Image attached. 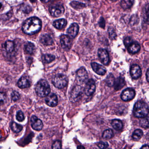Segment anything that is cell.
Here are the masks:
<instances>
[{
    "instance_id": "cell-29",
    "label": "cell",
    "mask_w": 149,
    "mask_h": 149,
    "mask_svg": "<svg viewBox=\"0 0 149 149\" xmlns=\"http://www.w3.org/2000/svg\"><path fill=\"white\" fill-rule=\"evenodd\" d=\"M134 1L130 0H124L121 1V6L123 9H127L130 8L133 5Z\"/></svg>"
},
{
    "instance_id": "cell-11",
    "label": "cell",
    "mask_w": 149,
    "mask_h": 149,
    "mask_svg": "<svg viewBox=\"0 0 149 149\" xmlns=\"http://www.w3.org/2000/svg\"><path fill=\"white\" fill-rule=\"evenodd\" d=\"M61 43L63 49L69 50L72 46V40L68 35H63L61 37Z\"/></svg>"
},
{
    "instance_id": "cell-13",
    "label": "cell",
    "mask_w": 149,
    "mask_h": 149,
    "mask_svg": "<svg viewBox=\"0 0 149 149\" xmlns=\"http://www.w3.org/2000/svg\"><path fill=\"white\" fill-rule=\"evenodd\" d=\"M130 73L131 76L134 79H137L140 77L142 74L140 67L137 64H133L131 67Z\"/></svg>"
},
{
    "instance_id": "cell-31",
    "label": "cell",
    "mask_w": 149,
    "mask_h": 149,
    "mask_svg": "<svg viewBox=\"0 0 149 149\" xmlns=\"http://www.w3.org/2000/svg\"><path fill=\"white\" fill-rule=\"evenodd\" d=\"M114 136L113 131L111 129H107L104 131L102 137L105 139H110Z\"/></svg>"
},
{
    "instance_id": "cell-46",
    "label": "cell",
    "mask_w": 149,
    "mask_h": 149,
    "mask_svg": "<svg viewBox=\"0 0 149 149\" xmlns=\"http://www.w3.org/2000/svg\"><path fill=\"white\" fill-rule=\"evenodd\" d=\"M2 4H1V3H0V9H1V7H2Z\"/></svg>"
},
{
    "instance_id": "cell-27",
    "label": "cell",
    "mask_w": 149,
    "mask_h": 149,
    "mask_svg": "<svg viewBox=\"0 0 149 149\" xmlns=\"http://www.w3.org/2000/svg\"><path fill=\"white\" fill-rule=\"evenodd\" d=\"M115 79L114 75L112 74H109L106 77L105 82L107 86L109 87H112L115 83Z\"/></svg>"
},
{
    "instance_id": "cell-26",
    "label": "cell",
    "mask_w": 149,
    "mask_h": 149,
    "mask_svg": "<svg viewBox=\"0 0 149 149\" xmlns=\"http://www.w3.org/2000/svg\"><path fill=\"white\" fill-rule=\"evenodd\" d=\"M35 46L33 43L29 42L25 46V51L29 54H33L35 50Z\"/></svg>"
},
{
    "instance_id": "cell-32",
    "label": "cell",
    "mask_w": 149,
    "mask_h": 149,
    "mask_svg": "<svg viewBox=\"0 0 149 149\" xmlns=\"http://www.w3.org/2000/svg\"><path fill=\"white\" fill-rule=\"evenodd\" d=\"M20 10L26 14H28L32 11V8L29 5L25 4H22L20 6Z\"/></svg>"
},
{
    "instance_id": "cell-43",
    "label": "cell",
    "mask_w": 149,
    "mask_h": 149,
    "mask_svg": "<svg viewBox=\"0 0 149 149\" xmlns=\"http://www.w3.org/2000/svg\"><path fill=\"white\" fill-rule=\"evenodd\" d=\"M140 149H149V146L147 145H146L142 146Z\"/></svg>"
},
{
    "instance_id": "cell-5",
    "label": "cell",
    "mask_w": 149,
    "mask_h": 149,
    "mask_svg": "<svg viewBox=\"0 0 149 149\" xmlns=\"http://www.w3.org/2000/svg\"><path fill=\"white\" fill-rule=\"evenodd\" d=\"M83 94L82 88L79 85L75 86L71 91L70 100L73 102H77L81 99Z\"/></svg>"
},
{
    "instance_id": "cell-2",
    "label": "cell",
    "mask_w": 149,
    "mask_h": 149,
    "mask_svg": "<svg viewBox=\"0 0 149 149\" xmlns=\"http://www.w3.org/2000/svg\"><path fill=\"white\" fill-rule=\"evenodd\" d=\"M149 113V108L146 103L143 101H139L136 102L133 108V114L137 118H144Z\"/></svg>"
},
{
    "instance_id": "cell-34",
    "label": "cell",
    "mask_w": 149,
    "mask_h": 149,
    "mask_svg": "<svg viewBox=\"0 0 149 149\" xmlns=\"http://www.w3.org/2000/svg\"><path fill=\"white\" fill-rule=\"evenodd\" d=\"M20 98V95L19 92L16 91H14L11 94V98L13 101L16 102Z\"/></svg>"
},
{
    "instance_id": "cell-22",
    "label": "cell",
    "mask_w": 149,
    "mask_h": 149,
    "mask_svg": "<svg viewBox=\"0 0 149 149\" xmlns=\"http://www.w3.org/2000/svg\"><path fill=\"white\" fill-rule=\"evenodd\" d=\"M67 25V21L63 19H59L55 21L53 23L54 26L58 29H61L64 28Z\"/></svg>"
},
{
    "instance_id": "cell-45",
    "label": "cell",
    "mask_w": 149,
    "mask_h": 149,
    "mask_svg": "<svg viewBox=\"0 0 149 149\" xmlns=\"http://www.w3.org/2000/svg\"><path fill=\"white\" fill-rule=\"evenodd\" d=\"M77 149H85V148L82 146H77Z\"/></svg>"
},
{
    "instance_id": "cell-10",
    "label": "cell",
    "mask_w": 149,
    "mask_h": 149,
    "mask_svg": "<svg viewBox=\"0 0 149 149\" xmlns=\"http://www.w3.org/2000/svg\"><path fill=\"white\" fill-rule=\"evenodd\" d=\"M98 56L101 63L104 65H107L109 61V56L106 49H99L98 50Z\"/></svg>"
},
{
    "instance_id": "cell-18",
    "label": "cell",
    "mask_w": 149,
    "mask_h": 149,
    "mask_svg": "<svg viewBox=\"0 0 149 149\" xmlns=\"http://www.w3.org/2000/svg\"><path fill=\"white\" fill-rule=\"evenodd\" d=\"M40 42L42 44L45 46H49L53 43V40L52 37L48 34L43 35L40 37Z\"/></svg>"
},
{
    "instance_id": "cell-35",
    "label": "cell",
    "mask_w": 149,
    "mask_h": 149,
    "mask_svg": "<svg viewBox=\"0 0 149 149\" xmlns=\"http://www.w3.org/2000/svg\"><path fill=\"white\" fill-rule=\"evenodd\" d=\"M16 119L19 122H22L25 119V117H24V114L21 111L19 110L17 111V114H16Z\"/></svg>"
},
{
    "instance_id": "cell-33",
    "label": "cell",
    "mask_w": 149,
    "mask_h": 149,
    "mask_svg": "<svg viewBox=\"0 0 149 149\" xmlns=\"http://www.w3.org/2000/svg\"><path fill=\"white\" fill-rule=\"evenodd\" d=\"M140 126L143 128H148L149 127V122H148V118H143L140 121Z\"/></svg>"
},
{
    "instance_id": "cell-7",
    "label": "cell",
    "mask_w": 149,
    "mask_h": 149,
    "mask_svg": "<svg viewBox=\"0 0 149 149\" xmlns=\"http://www.w3.org/2000/svg\"><path fill=\"white\" fill-rule=\"evenodd\" d=\"M135 91L131 88H127L122 92L121 99L125 102H128L133 99L135 96Z\"/></svg>"
},
{
    "instance_id": "cell-6",
    "label": "cell",
    "mask_w": 149,
    "mask_h": 149,
    "mask_svg": "<svg viewBox=\"0 0 149 149\" xmlns=\"http://www.w3.org/2000/svg\"><path fill=\"white\" fill-rule=\"evenodd\" d=\"M49 11L52 16L55 17H59L63 14L65 10L63 6L59 4H56L50 6Z\"/></svg>"
},
{
    "instance_id": "cell-37",
    "label": "cell",
    "mask_w": 149,
    "mask_h": 149,
    "mask_svg": "<svg viewBox=\"0 0 149 149\" xmlns=\"http://www.w3.org/2000/svg\"><path fill=\"white\" fill-rule=\"evenodd\" d=\"M132 42H133V40H132L131 37H130V36H127L124 40V44L126 47H128L131 44Z\"/></svg>"
},
{
    "instance_id": "cell-1",
    "label": "cell",
    "mask_w": 149,
    "mask_h": 149,
    "mask_svg": "<svg viewBox=\"0 0 149 149\" xmlns=\"http://www.w3.org/2000/svg\"><path fill=\"white\" fill-rule=\"evenodd\" d=\"M42 22L37 17H31L25 21L22 25L23 32L26 34L32 35L37 33L41 29Z\"/></svg>"
},
{
    "instance_id": "cell-28",
    "label": "cell",
    "mask_w": 149,
    "mask_h": 149,
    "mask_svg": "<svg viewBox=\"0 0 149 149\" xmlns=\"http://www.w3.org/2000/svg\"><path fill=\"white\" fill-rule=\"evenodd\" d=\"M143 131L140 129H137L135 131L133 132L132 135V137L133 139L135 140H138L143 136Z\"/></svg>"
},
{
    "instance_id": "cell-30",
    "label": "cell",
    "mask_w": 149,
    "mask_h": 149,
    "mask_svg": "<svg viewBox=\"0 0 149 149\" xmlns=\"http://www.w3.org/2000/svg\"><path fill=\"white\" fill-rule=\"evenodd\" d=\"M70 6L75 9H83L86 7V5L84 3L76 1H73L70 2Z\"/></svg>"
},
{
    "instance_id": "cell-23",
    "label": "cell",
    "mask_w": 149,
    "mask_h": 149,
    "mask_svg": "<svg viewBox=\"0 0 149 149\" xmlns=\"http://www.w3.org/2000/svg\"><path fill=\"white\" fill-rule=\"evenodd\" d=\"M111 125L113 128L116 130H120L123 127V123L119 119H113L111 121Z\"/></svg>"
},
{
    "instance_id": "cell-21",
    "label": "cell",
    "mask_w": 149,
    "mask_h": 149,
    "mask_svg": "<svg viewBox=\"0 0 149 149\" xmlns=\"http://www.w3.org/2000/svg\"><path fill=\"white\" fill-rule=\"evenodd\" d=\"M5 51L8 54H12L15 50V44L12 41H7L3 46Z\"/></svg>"
},
{
    "instance_id": "cell-36",
    "label": "cell",
    "mask_w": 149,
    "mask_h": 149,
    "mask_svg": "<svg viewBox=\"0 0 149 149\" xmlns=\"http://www.w3.org/2000/svg\"><path fill=\"white\" fill-rule=\"evenodd\" d=\"M7 97L6 94L3 92H0V105L4 104L6 102Z\"/></svg>"
},
{
    "instance_id": "cell-47",
    "label": "cell",
    "mask_w": 149,
    "mask_h": 149,
    "mask_svg": "<svg viewBox=\"0 0 149 149\" xmlns=\"http://www.w3.org/2000/svg\"><path fill=\"white\" fill-rule=\"evenodd\" d=\"M111 149V148H108V149Z\"/></svg>"
},
{
    "instance_id": "cell-12",
    "label": "cell",
    "mask_w": 149,
    "mask_h": 149,
    "mask_svg": "<svg viewBox=\"0 0 149 149\" xmlns=\"http://www.w3.org/2000/svg\"><path fill=\"white\" fill-rule=\"evenodd\" d=\"M31 124L32 128L35 130L40 131L43 128V123L41 120L34 115L31 117Z\"/></svg>"
},
{
    "instance_id": "cell-41",
    "label": "cell",
    "mask_w": 149,
    "mask_h": 149,
    "mask_svg": "<svg viewBox=\"0 0 149 149\" xmlns=\"http://www.w3.org/2000/svg\"><path fill=\"white\" fill-rule=\"evenodd\" d=\"M97 146L101 149H106L109 146V144L107 142L102 141L97 144Z\"/></svg>"
},
{
    "instance_id": "cell-44",
    "label": "cell",
    "mask_w": 149,
    "mask_h": 149,
    "mask_svg": "<svg viewBox=\"0 0 149 149\" xmlns=\"http://www.w3.org/2000/svg\"><path fill=\"white\" fill-rule=\"evenodd\" d=\"M146 79H147V81L148 82H149V69H148L147 70V71H146Z\"/></svg>"
},
{
    "instance_id": "cell-40",
    "label": "cell",
    "mask_w": 149,
    "mask_h": 149,
    "mask_svg": "<svg viewBox=\"0 0 149 149\" xmlns=\"http://www.w3.org/2000/svg\"><path fill=\"white\" fill-rule=\"evenodd\" d=\"M108 32H109V35L111 39H115L116 37V32L112 28H109L108 29Z\"/></svg>"
},
{
    "instance_id": "cell-17",
    "label": "cell",
    "mask_w": 149,
    "mask_h": 149,
    "mask_svg": "<svg viewBox=\"0 0 149 149\" xmlns=\"http://www.w3.org/2000/svg\"><path fill=\"white\" fill-rule=\"evenodd\" d=\"M19 88L23 89L29 88L30 86V81L29 78L27 76L22 77L18 82Z\"/></svg>"
},
{
    "instance_id": "cell-19",
    "label": "cell",
    "mask_w": 149,
    "mask_h": 149,
    "mask_svg": "<svg viewBox=\"0 0 149 149\" xmlns=\"http://www.w3.org/2000/svg\"><path fill=\"white\" fill-rule=\"evenodd\" d=\"M125 82L124 79L122 77H118L115 80L114 87L115 90L118 91L121 89L125 85Z\"/></svg>"
},
{
    "instance_id": "cell-16",
    "label": "cell",
    "mask_w": 149,
    "mask_h": 149,
    "mask_svg": "<svg viewBox=\"0 0 149 149\" xmlns=\"http://www.w3.org/2000/svg\"><path fill=\"white\" fill-rule=\"evenodd\" d=\"M91 66L94 72H95L97 74L104 75L106 73V70L105 68L97 63H91Z\"/></svg>"
},
{
    "instance_id": "cell-24",
    "label": "cell",
    "mask_w": 149,
    "mask_h": 149,
    "mask_svg": "<svg viewBox=\"0 0 149 149\" xmlns=\"http://www.w3.org/2000/svg\"><path fill=\"white\" fill-rule=\"evenodd\" d=\"M55 59V56L53 55L47 54L43 55L42 57V61L44 63H48L52 62Z\"/></svg>"
},
{
    "instance_id": "cell-9",
    "label": "cell",
    "mask_w": 149,
    "mask_h": 149,
    "mask_svg": "<svg viewBox=\"0 0 149 149\" xmlns=\"http://www.w3.org/2000/svg\"><path fill=\"white\" fill-rule=\"evenodd\" d=\"M95 89L96 86L95 81L93 79H90L86 82L84 89V93L87 96H89L94 94Z\"/></svg>"
},
{
    "instance_id": "cell-3",
    "label": "cell",
    "mask_w": 149,
    "mask_h": 149,
    "mask_svg": "<svg viewBox=\"0 0 149 149\" xmlns=\"http://www.w3.org/2000/svg\"><path fill=\"white\" fill-rule=\"evenodd\" d=\"M36 94L40 97H45L49 95L50 88L48 82L45 80L38 82L36 87Z\"/></svg>"
},
{
    "instance_id": "cell-42",
    "label": "cell",
    "mask_w": 149,
    "mask_h": 149,
    "mask_svg": "<svg viewBox=\"0 0 149 149\" xmlns=\"http://www.w3.org/2000/svg\"><path fill=\"white\" fill-rule=\"evenodd\" d=\"M99 26L102 28V29H104L105 27V20L103 17H101L99 19V22H98Z\"/></svg>"
},
{
    "instance_id": "cell-39",
    "label": "cell",
    "mask_w": 149,
    "mask_h": 149,
    "mask_svg": "<svg viewBox=\"0 0 149 149\" xmlns=\"http://www.w3.org/2000/svg\"><path fill=\"white\" fill-rule=\"evenodd\" d=\"M148 14H149V4H148L146 5V6L143 12V16L145 20H146V19L147 20H148Z\"/></svg>"
},
{
    "instance_id": "cell-15",
    "label": "cell",
    "mask_w": 149,
    "mask_h": 149,
    "mask_svg": "<svg viewBox=\"0 0 149 149\" xmlns=\"http://www.w3.org/2000/svg\"><path fill=\"white\" fill-rule=\"evenodd\" d=\"M45 102L48 106L51 107H55L57 105L58 102L57 96L53 93L49 95L46 97Z\"/></svg>"
},
{
    "instance_id": "cell-20",
    "label": "cell",
    "mask_w": 149,
    "mask_h": 149,
    "mask_svg": "<svg viewBox=\"0 0 149 149\" xmlns=\"http://www.w3.org/2000/svg\"><path fill=\"white\" fill-rule=\"evenodd\" d=\"M140 46L137 42H132L131 44L128 47V50L129 53L135 54L138 53L140 50Z\"/></svg>"
},
{
    "instance_id": "cell-4",
    "label": "cell",
    "mask_w": 149,
    "mask_h": 149,
    "mask_svg": "<svg viewBox=\"0 0 149 149\" xmlns=\"http://www.w3.org/2000/svg\"><path fill=\"white\" fill-rule=\"evenodd\" d=\"M68 82V77L63 74H58L54 77L52 83L57 88L61 89L67 86Z\"/></svg>"
},
{
    "instance_id": "cell-8",
    "label": "cell",
    "mask_w": 149,
    "mask_h": 149,
    "mask_svg": "<svg viewBox=\"0 0 149 149\" xmlns=\"http://www.w3.org/2000/svg\"><path fill=\"white\" fill-rule=\"evenodd\" d=\"M77 80L78 82L83 83L88 78V74L85 68L81 67L76 72Z\"/></svg>"
},
{
    "instance_id": "cell-25",
    "label": "cell",
    "mask_w": 149,
    "mask_h": 149,
    "mask_svg": "<svg viewBox=\"0 0 149 149\" xmlns=\"http://www.w3.org/2000/svg\"><path fill=\"white\" fill-rule=\"evenodd\" d=\"M11 129L14 132L18 133L22 130L23 126L15 122H13L11 123Z\"/></svg>"
},
{
    "instance_id": "cell-38",
    "label": "cell",
    "mask_w": 149,
    "mask_h": 149,
    "mask_svg": "<svg viewBox=\"0 0 149 149\" xmlns=\"http://www.w3.org/2000/svg\"><path fill=\"white\" fill-rule=\"evenodd\" d=\"M52 149H61V143L59 140H56L52 145Z\"/></svg>"
},
{
    "instance_id": "cell-14",
    "label": "cell",
    "mask_w": 149,
    "mask_h": 149,
    "mask_svg": "<svg viewBox=\"0 0 149 149\" xmlns=\"http://www.w3.org/2000/svg\"><path fill=\"white\" fill-rule=\"evenodd\" d=\"M79 27L77 24L76 23H73L70 25V27L67 30V34L68 36L71 39H74L76 36L79 32Z\"/></svg>"
}]
</instances>
